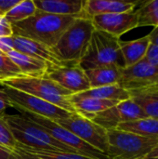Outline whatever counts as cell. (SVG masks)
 Masks as SVG:
<instances>
[{
  "instance_id": "15",
  "label": "cell",
  "mask_w": 158,
  "mask_h": 159,
  "mask_svg": "<svg viewBox=\"0 0 158 159\" xmlns=\"http://www.w3.org/2000/svg\"><path fill=\"white\" fill-rule=\"evenodd\" d=\"M137 2L114 0H86L84 1L83 17L91 20L95 16L113 13L134 11Z\"/></svg>"
},
{
  "instance_id": "7",
  "label": "cell",
  "mask_w": 158,
  "mask_h": 159,
  "mask_svg": "<svg viewBox=\"0 0 158 159\" xmlns=\"http://www.w3.org/2000/svg\"><path fill=\"white\" fill-rule=\"evenodd\" d=\"M18 111L20 113L22 116L36 124L39 128H41L43 130L47 132L52 138L65 144L71 149L74 150L76 153L94 159H110L106 155L93 148L92 146L88 145V143L80 140L78 137H76L74 134H73L63 127L57 124L55 121L29 112H25L21 110H18Z\"/></svg>"
},
{
  "instance_id": "23",
  "label": "cell",
  "mask_w": 158,
  "mask_h": 159,
  "mask_svg": "<svg viewBox=\"0 0 158 159\" xmlns=\"http://www.w3.org/2000/svg\"><path fill=\"white\" fill-rule=\"evenodd\" d=\"M116 129L143 137L158 138V119L149 117L141 118L122 123Z\"/></svg>"
},
{
  "instance_id": "1",
  "label": "cell",
  "mask_w": 158,
  "mask_h": 159,
  "mask_svg": "<svg viewBox=\"0 0 158 159\" xmlns=\"http://www.w3.org/2000/svg\"><path fill=\"white\" fill-rule=\"evenodd\" d=\"M75 19L36 10L30 18L11 24L13 35L36 41L51 48Z\"/></svg>"
},
{
  "instance_id": "30",
  "label": "cell",
  "mask_w": 158,
  "mask_h": 159,
  "mask_svg": "<svg viewBox=\"0 0 158 159\" xmlns=\"http://www.w3.org/2000/svg\"><path fill=\"white\" fill-rule=\"evenodd\" d=\"M12 35H13V31H12L11 23L8 22L4 16L0 17V37L12 36Z\"/></svg>"
},
{
  "instance_id": "21",
  "label": "cell",
  "mask_w": 158,
  "mask_h": 159,
  "mask_svg": "<svg viewBox=\"0 0 158 159\" xmlns=\"http://www.w3.org/2000/svg\"><path fill=\"white\" fill-rule=\"evenodd\" d=\"M129 93L147 117L158 119V88L135 89Z\"/></svg>"
},
{
  "instance_id": "19",
  "label": "cell",
  "mask_w": 158,
  "mask_h": 159,
  "mask_svg": "<svg viewBox=\"0 0 158 159\" xmlns=\"http://www.w3.org/2000/svg\"><path fill=\"white\" fill-rule=\"evenodd\" d=\"M13 151L19 159H94L77 153L37 149L20 143H17Z\"/></svg>"
},
{
  "instance_id": "31",
  "label": "cell",
  "mask_w": 158,
  "mask_h": 159,
  "mask_svg": "<svg viewBox=\"0 0 158 159\" xmlns=\"http://www.w3.org/2000/svg\"><path fill=\"white\" fill-rule=\"evenodd\" d=\"M144 59L152 64H158V46L150 44Z\"/></svg>"
},
{
  "instance_id": "12",
  "label": "cell",
  "mask_w": 158,
  "mask_h": 159,
  "mask_svg": "<svg viewBox=\"0 0 158 159\" xmlns=\"http://www.w3.org/2000/svg\"><path fill=\"white\" fill-rule=\"evenodd\" d=\"M46 75L72 94H78L90 89V85L78 63L64 66H49Z\"/></svg>"
},
{
  "instance_id": "33",
  "label": "cell",
  "mask_w": 158,
  "mask_h": 159,
  "mask_svg": "<svg viewBox=\"0 0 158 159\" xmlns=\"http://www.w3.org/2000/svg\"><path fill=\"white\" fill-rule=\"evenodd\" d=\"M20 0H0V12L5 15L14 7Z\"/></svg>"
},
{
  "instance_id": "22",
  "label": "cell",
  "mask_w": 158,
  "mask_h": 159,
  "mask_svg": "<svg viewBox=\"0 0 158 159\" xmlns=\"http://www.w3.org/2000/svg\"><path fill=\"white\" fill-rule=\"evenodd\" d=\"M121 69L117 66H102L86 70L85 73L90 89H95L118 84L121 76Z\"/></svg>"
},
{
  "instance_id": "6",
  "label": "cell",
  "mask_w": 158,
  "mask_h": 159,
  "mask_svg": "<svg viewBox=\"0 0 158 159\" xmlns=\"http://www.w3.org/2000/svg\"><path fill=\"white\" fill-rule=\"evenodd\" d=\"M110 159H142L158 144V138L143 137L117 129L107 130Z\"/></svg>"
},
{
  "instance_id": "17",
  "label": "cell",
  "mask_w": 158,
  "mask_h": 159,
  "mask_svg": "<svg viewBox=\"0 0 158 159\" xmlns=\"http://www.w3.org/2000/svg\"><path fill=\"white\" fill-rule=\"evenodd\" d=\"M69 100L77 113L89 118L90 116L103 112L120 102L100 100L90 97L80 96L78 94H73L69 97Z\"/></svg>"
},
{
  "instance_id": "36",
  "label": "cell",
  "mask_w": 158,
  "mask_h": 159,
  "mask_svg": "<svg viewBox=\"0 0 158 159\" xmlns=\"http://www.w3.org/2000/svg\"><path fill=\"white\" fill-rule=\"evenodd\" d=\"M142 159H158V144L154 147Z\"/></svg>"
},
{
  "instance_id": "14",
  "label": "cell",
  "mask_w": 158,
  "mask_h": 159,
  "mask_svg": "<svg viewBox=\"0 0 158 159\" xmlns=\"http://www.w3.org/2000/svg\"><path fill=\"white\" fill-rule=\"evenodd\" d=\"M13 42H14V49L21 52L23 54H26L28 56H31L33 58L42 60L46 62H47L51 66H64L67 63L62 61H61L52 51V49L41 43H38L36 41L27 39L24 37L13 35Z\"/></svg>"
},
{
  "instance_id": "25",
  "label": "cell",
  "mask_w": 158,
  "mask_h": 159,
  "mask_svg": "<svg viewBox=\"0 0 158 159\" xmlns=\"http://www.w3.org/2000/svg\"><path fill=\"white\" fill-rule=\"evenodd\" d=\"M36 7L34 0H20L14 7L4 15L8 22L11 24L22 21L36 12Z\"/></svg>"
},
{
  "instance_id": "29",
  "label": "cell",
  "mask_w": 158,
  "mask_h": 159,
  "mask_svg": "<svg viewBox=\"0 0 158 159\" xmlns=\"http://www.w3.org/2000/svg\"><path fill=\"white\" fill-rule=\"evenodd\" d=\"M12 50H14L13 35L0 37V51L5 54H8Z\"/></svg>"
},
{
  "instance_id": "32",
  "label": "cell",
  "mask_w": 158,
  "mask_h": 159,
  "mask_svg": "<svg viewBox=\"0 0 158 159\" xmlns=\"http://www.w3.org/2000/svg\"><path fill=\"white\" fill-rule=\"evenodd\" d=\"M11 106L10 102L3 89V87L0 88V116H3L5 114V111L7 107Z\"/></svg>"
},
{
  "instance_id": "10",
  "label": "cell",
  "mask_w": 158,
  "mask_h": 159,
  "mask_svg": "<svg viewBox=\"0 0 158 159\" xmlns=\"http://www.w3.org/2000/svg\"><path fill=\"white\" fill-rule=\"evenodd\" d=\"M118 85L128 91L158 88V64L143 59L133 66L121 69Z\"/></svg>"
},
{
  "instance_id": "2",
  "label": "cell",
  "mask_w": 158,
  "mask_h": 159,
  "mask_svg": "<svg viewBox=\"0 0 158 159\" xmlns=\"http://www.w3.org/2000/svg\"><path fill=\"white\" fill-rule=\"evenodd\" d=\"M0 85L40 98L70 113H77L69 100L73 94L49 79L46 75L44 76L21 75L5 81Z\"/></svg>"
},
{
  "instance_id": "3",
  "label": "cell",
  "mask_w": 158,
  "mask_h": 159,
  "mask_svg": "<svg viewBox=\"0 0 158 159\" xmlns=\"http://www.w3.org/2000/svg\"><path fill=\"white\" fill-rule=\"evenodd\" d=\"M94 30L91 20L76 18L51 48L53 53L64 62L78 63L87 52Z\"/></svg>"
},
{
  "instance_id": "24",
  "label": "cell",
  "mask_w": 158,
  "mask_h": 159,
  "mask_svg": "<svg viewBox=\"0 0 158 159\" xmlns=\"http://www.w3.org/2000/svg\"><path fill=\"white\" fill-rule=\"evenodd\" d=\"M78 95L100 99V100L115 101V102H123L130 99L129 91L124 89L118 84L90 89L87 91L78 93Z\"/></svg>"
},
{
  "instance_id": "34",
  "label": "cell",
  "mask_w": 158,
  "mask_h": 159,
  "mask_svg": "<svg viewBox=\"0 0 158 159\" xmlns=\"http://www.w3.org/2000/svg\"><path fill=\"white\" fill-rule=\"evenodd\" d=\"M0 159H19L14 151L0 145Z\"/></svg>"
},
{
  "instance_id": "5",
  "label": "cell",
  "mask_w": 158,
  "mask_h": 159,
  "mask_svg": "<svg viewBox=\"0 0 158 159\" xmlns=\"http://www.w3.org/2000/svg\"><path fill=\"white\" fill-rule=\"evenodd\" d=\"M119 43L120 38L94 30L87 52L78 62L79 66L85 71L102 66L125 68Z\"/></svg>"
},
{
  "instance_id": "16",
  "label": "cell",
  "mask_w": 158,
  "mask_h": 159,
  "mask_svg": "<svg viewBox=\"0 0 158 159\" xmlns=\"http://www.w3.org/2000/svg\"><path fill=\"white\" fill-rule=\"evenodd\" d=\"M36 9L42 12L69 16L74 18L83 17V0H34Z\"/></svg>"
},
{
  "instance_id": "4",
  "label": "cell",
  "mask_w": 158,
  "mask_h": 159,
  "mask_svg": "<svg viewBox=\"0 0 158 159\" xmlns=\"http://www.w3.org/2000/svg\"><path fill=\"white\" fill-rule=\"evenodd\" d=\"M3 118L10 129L17 143L37 149L76 153L74 150L52 138L47 132L21 115L4 114Z\"/></svg>"
},
{
  "instance_id": "11",
  "label": "cell",
  "mask_w": 158,
  "mask_h": 159,
  "mask_svg": "<svg viewBox=\"0 0 158 159\" xmlns=\"http://www.w3.org/2000/svg\"><path fill=\"white\" fill-rule=\"evenodd\" d=\"M147 117L141 108L131 100L123 101L116 105L89 117L90 120L105 129H116L120 124Z\"/></svg>"
},
{
  "instance_id": "35",
  "label": "cell",
  "mask_w": 158,
  "mask_h": 159,
  "mask_svg": "<svg viewBox=\"0 0 158 159\" xmlns=\"http://www.w3.org/2000/svg\"><path fill=\"white\" fill-rule=\"evenodd\" d=\"M149 40H150V43L152 45H155V46H158V27L154 28L150 33L149 34H147Z\"/></svg>"
},
{
  "instance_id": "28",
  "label": "cell",
  "mask_w": 158,
  "mask_h": 159,
  "mask_svg": "<svg viewBox=\"0 0 158 159\" xmlns=\"http://www.w3.org/2000/svg\"><path fill=\"white\" fill-rule=\"evenodd\" d=\"M0 145L12 151L17 145V142L14 139L10 129L4 120L3 116H0Z\"/></svg>"
},
{
  "instance_id": "37",
  "label": "cell",
  "mask_w": 158,
  "mask_h": 159,
  "mask_svg": "<svg viewBox=\"0 0 158 159\" xmlns=\"http://www.w3.org/2000/svg\"><path fill=\"white\" fill-rule=\"evenodd\" d=\"M2 16H4V15H3V14H2V13L0 12V17H2Z\"/></svg>"
},
{
  "instance_id": "27",
  "label": "cell",
  "mask_w": 158,
  "mask_h": 159,
  "mask_svg": "<svg viewBox=\"0 0 158 159\" xmlns=\"http://www.w3.org/2000/svg\"><path fill=\"white\" fill-rule=\"evenodd\" d=\"M19 76H21L20 69L7 54L0 51V84Z\"/></svg>"
},
{
  "instance_id": "13",
  "label": "cell",
  "mask_w": 158,
  "mask_h": 159,
  "mask_svg": "<svg viewBox=\"0 0 158 159\" xmlns=\"http://www.w3.org/2000/svg\"><path fill=\"white\" fill-rule=\"evenodd\" d=\"M95 30L107 33L117 38L124 34L138 27V16L136 10L95 16L91 19Z\"/></svg>"
},
{
  "instance_id": "26",
  "label": "cell",
  "mask_w": 158,
  "mask_h": 159,
  "mask_svg": "<svg viewBox=\"0 0 158 159\" xmlns=\"http://www.w3.org/2000/svg\"><path fill=\"white\" fill-rule=\"evenodd\" d=\"M136 12L138 16V27H158V0L145 2Z\"/></svg>"
},
{
  "instance_id": "9",
  "label": "cell",
  "mask_w": 158,
  "mask_h": 159,
  "mask_svg": "<svg viewBox=\"0 0 158 159\" xmlns=\"http://www.w3.org/2000/svg\"><path fill=\"white\" fill-rule=\"evenodd\" d=\"M1 87L4 89L10 102L11 107H14L17 110L29 112L53 121L68 118L72 114H74L25 92L5 86Z\"/></svg>"
},
{
  "instance_id": "20",
  "label": "cell",
  "mask_w": 158,
  "mask_h": 159,
  "mask_svg": "<svg viewBox=\"0 0 158 159\" xmlns=\"http://www.w3.org/2000/svg\"><path fill=\"white\" fill-rule=\"evenodd\" d=\"M150 44L151 43L147 35L130 41L120 40L119 46L124 60L125 68L133 66L143 60Z\"/></svg>"
},
{
  "instance_id": "18",
  "label": "cell",
  "mask_w": 158,
  "mask_h": 159,
  "mask_svg": "<svg viewBox=\"0 0 158 159\" xmlns=\"http://www.w3.org/2000/svg\"><path fill=\"white\" fill-rule=\"evenodd\" d=\"M7 55L20 69L23 76H44L50 66L42 60L33 58L15 49Z\"/></svg>"
},
{
  "instance_id": "8",
  "label": "cell",
  "mask_w": 158,
  "mask_h": 159,
  "mask_svg": "<svg viewBox=\"0 0 158 159\" xmlns=\"http://www.w3.org/2000/svg\"><path fill=\"white\" fill-rule=\"evenodd\" d=\"M55 122L74 134L88 145L107 156L108 136L107 129L104 128L79 113H74L68 118L57 120Z\"/></svg>"
}]
</instances>
